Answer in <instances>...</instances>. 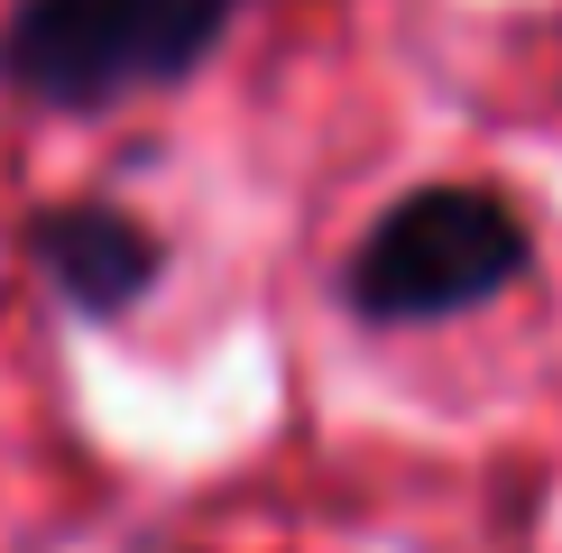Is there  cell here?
Masks as SVG:
<instances>
[{"instance_id": "1", "label": "cell", "mask_w": 562, "mask_h": 553, "mask_svg": "<svg viewBox=\"0 0 562 553\" xmlns=\"http://www.w3.org/2000/svg\"><path fill=\"white\" fill-rule=\"evenodd\" d=\"M535 276V222L507 184L425 176L369 213L341 259V314L360 332H434V323L488 314Z\"/></svg>"}, {"instance_id": "2", "label": "cell", "mask_w": 562, "mask_h": 553, "mask_svg": "<svg viewBox=\"0 0 562 553\" xmlns=\"http://www.w3.org/2000/svg\"><path fill=\"white\" fill-rule=\"evenodd\" d=\"M240 10L249 0H10L0 92L46 121H102L148 92H184Z\"/></svg>"}, {"instance_id": "3", "label": "cell", "mask_w": 562, "mask_h": 553, "mask_svg": "<svg viewBox=\"0 0 562 553\" xmlns=\"http://www.w3.org/2000/svg\"><path fill=\"white\" fill-rule=\"evenodd\" d=\"M19 259H29V276L46 295H56V314L130 323L157 286H167L176 240L148 213L111 203V194H65V203H37V213L19 222Z\"/></svg>"}]
</instances>
